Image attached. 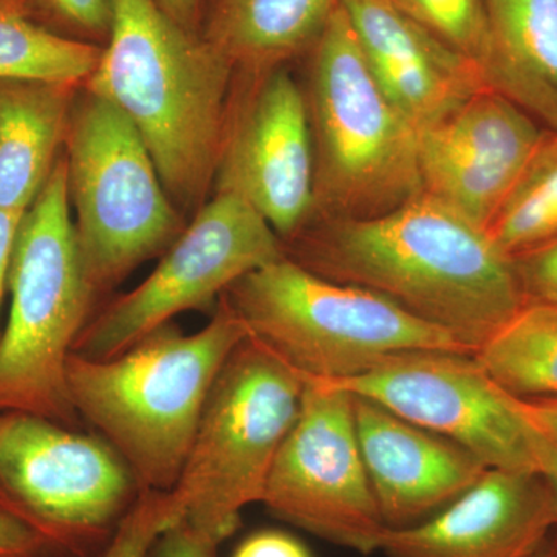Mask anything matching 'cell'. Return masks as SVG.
Listing matches in <instances>:
<instances>
[{"label":"cell","instance_id":"30bf717a","mask_svg":"<svg viewBox=\"0 0 557 557\" xmlns=\"http://www.w3.org/2000/svg\"><path fill=\"white\" fill-rule=\"evenodd\" d=\"M284 256V242L251 205L215 194L152 274L87 322L73 354L116 357L183 311L212 306L239 278Z\"/></svg>","mask_w":557,"mask_h":557},{"label":"cell","instance_id":"7a4b0ae2","mask_svg":"<svg viewBox=\"0 0 557 557\" xmlns=\"http://www.w3.org/2000/svg\"><path fill=\"white\" fill-rule=\"evenodd\" d=\"M234 69L157 0H115L109 46L86 89L131 120L171 200L194 208L214 183Z\"/></svg>","mask_w":557,"mask_h":557},{"label":"cell","instance_id":"7c38bea8","mask_svg":"<svg viewBox=\"0 0 557 557\" xmlns=\"http://www.w3.org/2000/svg\"><path fill=\"white\" fill-rule=\"evenodd\" d=\"M317 383L372 399L471 450L487 468L539 472L536 426L472 354L406 351L350 379Z\"/></svg>","mask_w":557,"mask_h":557},{"label":"cell","instance_id":"7402d4cb","mask_svg":"<svg viewBox=\"0 0 557 557\" xmlns=\"http://www.w3.org/2000/svg\"><path fill=\"white\" fill-rule=\"evenodd\" d=\"M101 47L65 38L30 16L0 9V81L79 84L97 69Z\"/></svg>","mask_w":557,"mask_h":557},{"label":"cell","instance_id":"3957f363","mask_svg":"<svg viewBox=\"0 0 557 557\" xmlns=\"http://www.w3.org/2000/svg\"><path fill=\"white\" fill-rule=\"evenodd\" d=\"M245 338L239 318L220 298L209 324L190 335L170 322L110 359L72 351L73 409L126 461L139 490L172 491L212 384Z\"/></svg>","mask_w":557,"mask_h":557},{"label":"cell","instance_id":"8fae6325","mask_svg":"<svg viewBox=\"0 0 557 557\" xmlns=\"http://www.w3.org/2000/svg\"><path fill=\"white\" fill-rule=\"evenodd\" d=\"M302 381L298 420L260 504L330 544L364 556L379 553L387 525L359 449L354 399L341 388Z\"/></svg>","mask_w":557,"mask_h":557},{"label":"cell","instance_id":"ac0fdd59","mask_svg":"<svg viewBox=\"0 0 557 557\" xmlns=\"http://www.w3.org/2000/svg\"><path fill=\"white\" fill-rule=\"evenodd\" d=\"M487 90L557 132V0H486Z\"/></svg>","mask_w":557,"mask_h":557},{"label":"cell","instance_id":"cb8c5ba5","mask_svg":"<svg viewBox=\"0 0 557 557\" xmlns=\"http://www.w3.org/2000/svg\"><path fill=\"white\" fill-rule=\"evenodd\" d=\"M480 67L487 44L486 0H391Z\"/></svg>","mask_w":557,"mask_h":557},{"label":"cell","instance_id":"44dd1931","mask_svg":"<svg viewBox=\"0 0 557 557\" xmlns=\"http://www.w3.org/2000/svg\"><path fill=\"white\" fill-rule=\"evenodd\" d=\"M472 355L512 397L557 398V307L527 302Z\"/></svg>","mask_w":557,"mask_h":557},{"label":"cell","instance_id":"9c48e42d","mask_svg":"<svg viewBox=\"0 0 557 557\" xmlns=\"http://www.w3.org/2000/svg\"><path fill=\"white\" fill-rule=\"evenodd\" d=\"M139 494L126 461L100 435L0 412V512L46 547L84 555L109 544Z\"/></svg>","mask_w":557,"mask_h":557},{"label":"cell","instance_id":"83f0119b","mask_svg":"<svg viewBox=\"0 0 557 557\" xmlns=\"http://www.w3.org/2000/svg\"><path fill=\"white\" fill-rule=\"evenodd\" d=\"M215 549L218 545L180 520L157 539L149 557H215Z\"/></svg>","mask_w":557,"mask_h":557},{"label":"cell","instance_id":"e0dca14e","mask_svg":"<svg viewBox=\"0 0 557 557\" xmlns=\"http://www.w3.org/2000/svg\"><path fill=\"white\" fill-rule=\"evenodd\" d=\"M351 399L359 449L387 528L432 518L490 469L453 440L409 423L372 399Z\"/></svg>","mask_w":557,"mask_h":557},{"label":"cell","instance_id":"52a82bcc","mask_svg":"<svg viewBox=\"0 0 557 557\" xmlns=\"http://www.w3.org/2000/svg\"><path fill=\"white\" fill-rule=\"evenodd\" d=\"M304 387L295 370L248 335L212 384L172 493L183 520L218 547L236 533L242 511L262 502Z\"/></svg>","mask_w":557,"mask_h":557},{"label":"cell","instance_id":"6da1fadb","mask_svg":"<svg viewBox=\"0 0 557 557\" xmlns=\"http://www.w3.org/2000/svg\"><path fill=\"white\" fill-rule=\"evenodd\" d=\"M284 247L319 276L379 293L474 354L523 306L512 260L426 194L368 219H321Z\"/></svg>","mask_w":557,"mask_h":557},{"label":"cell","instance_id":"ba28073f","mask_svg":"<svg viewBox=\"0 0 557 557\" xmlns=\"http://www.w3.org/2000/svg\"><path fill=\"white\" fill-rule=\"evenodd\" d=\"M64 146L79 251L98 295L185 228L145 141L112 102L76 94Z\"/></svg>","mask_w":557,"mask_h":557},{"label":"cell","instance_id":"8992f818","mask_svg":"<svg viewBox=\"0 0 557 557\" xmlns=\"http://www.w3.org/2000/svg\"><path fill=\"white\" fill-rule=\"evenodd\" d=\"M306 97L314 214L375 218L421 193L418 132L373 78L341 3L314 44Z\"/></svg>","mask_w":557,"mask_h":557},{"label":"cell","instance_id":"5bb4252c","mask_svg":"<svg viewBox=\"0 0 557 557\" xmlns=\"http://www.w3.org/2000/svg\"><path fill=\"white\" fill-rule=\"evenodd\" d=\"M545 132L508 98L482 90L418 132L421 193L486 230Z\"/></svg>","mask_w":557,"mask_h":557},{"label":"cell","instance_id":"9a60e30c","mask_svg":"<svg viewBox=\"0 0 557 557\" xmlns=\"http://www.w3.org/2000/svg\"><path fill=\"white\" fill-rule=\"evenodd\" d=\"M557 528V504L539 472L490 468L453 504L417 525L387 528L386 557H527Z\"/></svg>","mask_w":557,"mask_h":557},{"label":"cell","instance_id":"836d02e7","mask_svg":"<svg viewBox=\"0 0 557 557\" xmlns=\"http://www.w3.org/2000/svg\"><path fill=\"white\" fill-rule=\"evenodd\" d=\"M161 10L182 27L196 32L201 0H157Z\"/></svg>","mask_w":557,"mask_h":557},{"label":"cell","instance_id":"484cf974","mask_svg":"<svg viewBox=\"0 0 557 557\" xmlns=\"http://www.w3.org/2000/svg\"><path fill=\"white\" fill-rule=\"evenodd\" d=\"M511 260L525 304L557 307V237Z\"/></svg>","mask_w":557,"mask_h":557},{"label":"cell","instance_id":"d6a6232c","mask_svg":"<svg viewBox=\"0 0 557 557\" xmlns=\"http://www.w3.org/2000/svg\"><path fill=\"white\" fill-rule=\"evenodd\" d=\"M536 454L539 474H542V478L547 480L557 504V446L553 445L539 429L536 435Z\"/></svg>","mask_w":557,"mask_h":557},{"label":"cell","instance_id":"d6986e66","mask_svg":"<svg viewBox=\"0 0 557 557\" xmlns=\"http://www.w3.org/2000/svg\"><path fill=\"white\" fill-rule=\"evenodd\" d=\"M75 84L0 81V209L25 212L64 146Z\"/></svg>","mask_w":557,"mask_h":557},{"label":"cell","instance_id":"f546056e","mask_svg":"<svg viewBox=\"0 0 557 557\" xmlns=\"http://www.w3.org/2000/svg\"><path fill=\"white\" fill-rule=\"evenodd\" d=\"M44 548L46 544L35 531L0 512V557H36Z\"/></svg>","mask_w":557,"mask_h":557},{"label":"cell","instance_id":"4dcf8cb0","mask_svg":"<svg viewBox=\"0 0 557 557\" xmlns=\"http://www.w3.org/2000/svg\"><path fill=\"white\" fill-rule=\"evenodd\" d=\"M24 214L25 212L2 211L0 209V309H2L5 288L9 287L11 256H13L17 228H20Z\"/></svg>","mask_w":557,"mask_h":557},{"label":"cell","instance_id":"ffe728a7","mask_svg":"<svg viewBox=\"0 0 557 557\" xmlns=\"http://www.w3.org/2000/svg\"><path fill=\"white\" fill-rule=\"evenodd\" d=\"M339 0H215L203 38L234 67L276 69L314 46Z\"/></svg>","mask_w":557,"mask_h":557},{"label":"cell","instance_id":"1f68e13d","mask_svg":"<svg viewBox=\"0 0 557 557\" xmlns=\"http://www.w3.org/2000/svg\"><path fill=\"white\" fill-rule=\"evenodd\" d=\"M531 423L557 446V398L520 399Z\"/></svg>","mask_w":557,"mask_h":557},{"label":"cell","instance_id":"4316f807","mask_svg":"<svg viewBox=\"0 0 557 557\" xmlns=\"http://www.w3.org/2000/svg\"><path fill=\"white\" fill-rule=\"evenodd\" d=\"M115 0H35V7L90 35L109 36Z\"/></svg>","mask_w":557,"mask_h":557},{"label":"cell","instance_id":"d4e9b609","mask_svg":"<svg viewBox=\"0 0 557 557\" xmlns=\"http://www.w3.org/2000/svg\"><path fill=\"white\" fill-rule=\"evenodd\" d=\"M180 520L182 504L172 491H141L101 557H149L157 539Z\"/></svg>","mask_w":557,"mask_h":557},{"label":"cell","instance_id":"603a6c76","mask_svg":"<svg viewBox=\"0 0 557 557\" xmlns=\"http://www.w3.org/2000/svg\"><path fill=\"white\" fill-rule=\"evenodd\" d=\"M486 231L509 258L557 237V132H545Z\"/></svg>","mask_w":557,"mask_h":557},{"label":"cell","instance_id":"277c9868","mask_svg":"<svg viewBox=\"0 0 557 557\" xmlns=\"http://www.w3.org/2000/svg\"><path fill=\"white\" fill-rule=\"evenodd\" d=\"M62 152L22 215L11 256L9 324L0 335V412H25L73 428L78 413L67 361L87 325L95 289L81 256Z\"/></svg>","mask_w":557,"mask_h":557},{"label":"cell","instance_id":"2e32d148","mask_svg":"<svg viewBox=\"0 0 557 557\" xmlns=\"http://www.w3.org/2000/svg\"><path fill=\"white\" fill-rule=\"evenodd\" d=\"M373 78L416 127L426 129L486 90L474 61L391 0H339Z\"/></svg>","mask_w":557,"mask_h":557},{"label":"cell","instance_id":"e575fe53","mask_svg":"<svg viewBox=\"0 0 557 557\" xmlns=\"http://www.w3.org/2000/svg\"><path fill=\"white\" fill-rule=\"evenodd\" d=\"M0 9L17 11V13L32 17L35 0H0Z\"/></svg>","mask_w":557,"mask_h":557},{"label":"cell","instance_id":"f1b7e54d","mask_svg":"<svg viewBox=\"0 0 557 557\" xmlns=\"http://www.w3.org/2000/svg\"><path fill=\"white\" fill-rule=\"evenodd\" d=\"M233 557H311L298 539L281 531H260L237 547Z\"/></svg>","mask_w":557,"mask_h":557},{"label":"cell","instance_id":"d590c367","mask_svg":"<svg viewBox=\"0 0 557 557\" xmlns=\"http://www.w3.org/2000/svg\"><path fill=\"white\" fill-rule=\"evenodd\" d=\"M527 557H557V539L549 536L536 552Z\"/></svg>","mask_w":557,"mask_h":557},{"label":"cell","instance_id":"5b68a950","mask_svg":"<svg viewBox=\"0 0 557 557\" xmlns=\"http://www.w3.org/2000/svg\"><path fill=\"white\" fill-rule=\"evenodd\" d=\"M220 298L248 338L300 380L350 379L406 351L472 354L379 293L319 276L287 256L251 271Z\"/></svg>","mask_w":557,"mask_h":557},{"label":"cell","instance_id":"4fadbf2b","mask_svg":"<svg viewBox=\"0 0 557 557\" xmlns=\"http://www.w3.org/2000/svg\"><path fill=\"white\" fill-rule=\"evenodd\" d=\"M255 84L228 126L215 170V194L247 201L293 239L314 214V149L309 106L288 72L252 73Z\"/></svg>","mask_w":557,"mask_h":557}]
</instances>
